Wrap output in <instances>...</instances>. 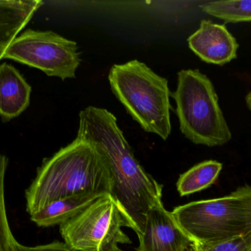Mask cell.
Returning a JSON list of instances; mask_svg holds the SVG:
<instances>
[{"mask_svg":"<svg viewBox=\"0 0 251 251\" xmlns=\"http://www.w3.org/2000/svg\"><path fill=\"white\" fill-rule=\"evenodd\" d=\"M106 194L82 193L52 202L30 215L34 223L40 227L62 225L85 210L96 200Z\"/></svg>","mask_w":251,"mask_h":251,"instance_id":"obj_12","label":"cell"},{"mask_svg":"<svg viewBox=\"0 0 251 251\" xmlns=\"http://www.w3.org/2000/svg\"><path fill=\"white\" fill-rule=\"evenodd\" d=\"M112 91L145 131L167 140L171 132V91L167 79L137 60L112 66Z\"/></svg>","mask_w":251,"mask_h":251,"instance_id":"obj_3","label":"cell"},{"mask_svg":"<svg viewBox=\"0 0 251 251\" xmlns=\"http://www.w3.org/2000/svg\"><path fill=\"white\" fill-rule=\"evenodd\" d=\"M171 213L193 243L211 244L246 235L251 231V186L219 198L178 206Z\"/></svg>","mask_w":251,"mask_h":251,"instance_id":"obj_5","label":"cell"},{"mask_svg":"<svg viewBox=\"0 0 251 251\" xmlns=\"http://www.w3.org/2000/svg\"><path fill=\"white\" fill-rule=\"evenodd\" d=\"M27 251H72L68 247L67 245L61 242H53L47 245L28 248Z\"/></svg>","mask_w":251,"mask_h":251,"instance_id":"obj_17","label":"cell"},{"mask_svg":"<svg viewBox=\"0 0 251 251\" xmlns=\"http://www.w3.org/2000/svg\"><path fill=\"white\" fill-rule=\"evenodd\" d=\"M79 117L76 137L97 146L106 158L113 178L112 196L135 223L140 237L148 212L162 203V185L135 159L113 113L88 106Z\"/></svg>","mask_w":251,"mask_h":251,"instance_id":"obj_1","label":"cell"},{"mask_svg":"<svg viewBox=\"0 0 251 251\" xmlns=\"http://www.w3.org/2000/svg\"><path fill=\"white\" fill-rule=\"evenodd\" d=\"M187 41L190 50L203 61L218 66H224L237 58L240 47L225 25L205 19Z\"/></svg>","mask_w":251,"mask_h":251,"instance_id":"obj_9","label":"cell"},{"mask_svg":"<svg viewBox=\"0 0 251 251\" xmlns=\"http://www.w3.org/2000/svg\"><path fill=\"white\" fill-rule=\"evenodd\" d=\"M138 238L137 251H186L193 245L162 203L149 211Z\"/></svg>","mask_w":251,"mask_h":251,"instance_id":"obj_8","label":"cell"},{"mask_svg":"<svg viewBox=\"0 0 251 251\" xmlns=\"http://www.w3.org/2000/svg\"><path fill=\"white\" fill-rule=\"evenodd\" d=\"M2 59L36 68L50 77L75 78L81 63L75 41L52 31L28 29L9 45Z\"/></svg>","mask_w":251,"mask_h":251,"instance_id":"obj_7","label":"cell"},{"mask_svg":"<svg viewBox=\"0 0 251 251\" xmlns=\"http://www.w3.org/2000/svg\"><path fill=\"white\" fill-rule=\"evenodd\" d=\"M32 87L13 65L0 64V118L4 122L18 117L30 104Z\"/></svg>","mask_w":251,"mask_h":251,"instance_id":"obj_10","label":"cell"},{"mask_svg":"<svg viewBox=\"0 0 251 251\" xmlns=\"http://www.w3.org/2000/svg\"><path fill=\"white\" fill-rule=\"evenodd\" d=\"M251 233V232H250ZM250 233L242 237L211 244L194 243L203 251H248L250 244Z\"/></svg>","mask_w":251,"mask_h":251,"instance_id":"obj_16","label":"cell"},{"mask_svg":"<svg viewBox=\"0 0 251 251\" xmlns=\"http://www.w3.org/2000/svg\"><path fill=\"white\" fill-rule=\"evenodd\" d=\"M113 193V178L106 158L92 143L76 137L44 159L25 191L29 215L52 202L82 193Z\"/></svg>","mask_w":251,"mask_h":251,"instance_id":"obj_2","label":"cell"},{"mask_svg":"<svg viewBox=\"0 0 251 251\" xmlns=\"http://www.w3.org/2000/svg\"><path fill=\"white\" fill-rule=\"evenodd\" d=\"M43 4L41 0H0V60Z\"/></svg>","mask_w":251,"mask_h":251,"instance_id":"obj_11","label":"cell"},{"mask_svg":"<svg viewBox=\"0 0 251 251\" xmlns=\"http://www.w3.org/2000/svg\"><path fill=\"white\" fill-rule=\"evenodd\" d=\"M183 135L196 144L217 147L232 138L212 81L199 69H182L171 93Z\"/></svg>","mask_w":251,"mask_h":251,"instance_id":"obj_4","label":"cell"},{"mask_svg":"<svg viewBox=\"0 0 251 251\" xmlns=\"http://www.w3.org/2000/svg\"><path fill=\"white\" fill-rule=\"evenodd\" d=\"M223 169V165L217 161H204L195 165L181 174L176 183L180 196L199 193L215 184Z\"/></svg>","mask_w":251,"mask_h":251,"instance_id":"obj_13","label":"cell"},{"mask_svg":"<svg viewBox=\"0 0 251 251\" xmlns=\"http://www.w3.org/2000/svg\"><path fill=\"white\" fill-rule=\"evenodd\" d=\"M246 103L248 109L251 111V91L249 93V94H247V96L246 97Z\"/></svg>","mask_w":251,"mask_h":251,"instance_id":"obj_18","label":"cell"},{"mask_svg":"<svg viewBox=\"0 0 251 251\" xmlns=\"http://www.w3.org/2000/svg\"><path fill=\"white\" fill-rule=\"evenodd\" d=\"M190 251H194V250H193V248H190Z\"/></svg>","mask_w":251,"mask_h":251,"instance_id":"obj_20","label":"cell"},{"mask_svg":"<svg viewBox=\"0 0 251 251\" xmlns=\"http://www.w3.org/2000/svg\"><path fill=\"white\" fill-rule=\"evenodd\" d=\"M9 159L0 154V251H27V246L21 244L12 232L7 218L5 203V177Z\"/></svg>","mask_w":251,"mask_h":251,"instance_id":"obj_15","label":"cell"},{"mask_svg":"<svg viewBox=\"0 0 251 251\" xmlns=\"http://www.w3.org/2000/svg\"><path fill=\"white\" fill-rule=\"evenodd\" d=\"M248 251H251V231L250 233V244H249V250Z\"/></svg>","mask_w":251,"mask_h":251,"instance_id":"obj_19","label":"cell"},{"mask_svg":"<svg viewBox=\"0 0 251 251\" xmlns=\"http://www.w3.org/2000/svg\"><path fill=\"white\" fill-rule=\"evenodd\" d=\"M123 227L131 228L138 236L135 223L125 209L111 195L106 194L60 225V232L72 251H122L119 245L131 243Z\"/></svg>","mask_w":251,"mask_h":251,"instance_id":"obj_6","label":"cell"},{"mask_svg":"<svg viewBox=\"0 0 251 251\" xmlns=\"http://www.w3.org/2000/svg\"><path fill=\"white\" fill-rule=\"evenodd\" d=\"M204 13L228 23L251 22V0H221L200 5Z\"/></svg>","mask_w":251,"mask_h":251,"instance_id":"obj_14","label":"cell"}]
</instances>
